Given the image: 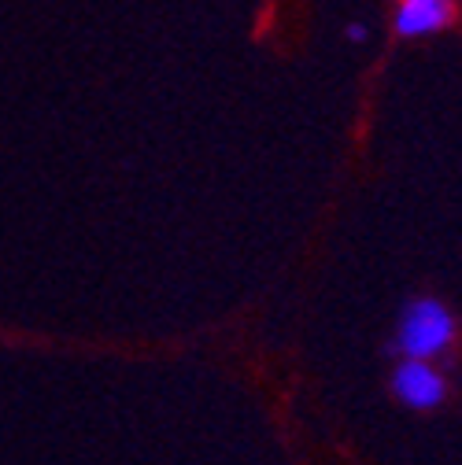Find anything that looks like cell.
Here are the masks:
<instances>
[{
  "label": "cell",
  "instance_id": "3957f363",
  "mask_svg": "<svg viewBox=\"0 0 462 465\" xmlns=\"http://www.w3.org/2000/svg\"><path fill=\"white\" fill-rule=\"evenodd\" d=\"M455 19V0H396L392 26L399 37H429L447 30Z\"/></svg>",
  "mask_w": 462,
  "mask_h": 465
},
{
  "label": "cell",
  "instance_id": "6da1fadb",
  "mask_svg": "<svg viewBox=\"0 0 462 465\" xmlns=\"http://www.w3.org/2000/svg\"><path fill=\"white\" fill-rule=\"evenodd\" d=\"M455 314L433 300V296H418L399 311L396 322V351L403 359H429L437 362L440 355L451 351L455 343Z\"/></svg>",
  "mask_w": 462,
  "mask_h": 465
},
{
  "label": "cell",
  "instance_id": "277c9868",
  "mask_svg": "<svg viewBox=\"0 0 462 465\" xmlns=\"http://www.w3.org/2000/svg\"><path fill=\"white\" fill-rule=\"evenodd\" d=\"M344 34H348V41H359V45H363V41H367V37H370V34H367V26H363V23H348V30H344Z\"/></svg>",
  "mask_w": 462,
  "mask_h": 465
},
{
  "label": "cell",
  "instance_id": "7a4b0ae2",
  "mask_svg": "<svg viewBox=\"0 0 462 465\" xmlns=\"http://www.w3.org/2000/svg\"><path fill=\"white\" fill-rule=\"evenodd\" d=\"M392 395L407 406V411H437L447 399V381L429 359H399L392 370Z\"/></svg>",
  "mask_w": 462,
  "mask_h": 465
}]
</instances>
